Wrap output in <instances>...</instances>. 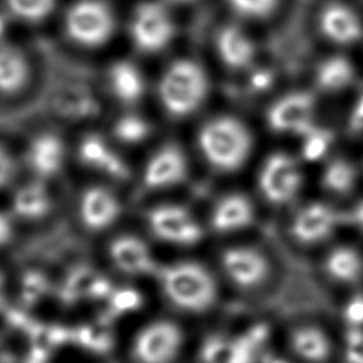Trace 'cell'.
Wrapping results in <instances>:
<instances>
[{
  "instance_id": "21",
  "label": "cell",
  "mask_w": 363,
  "mask_h": 363,
  "mask_svg": "<svg viewBox=\"0 0 363 363\" xmlns=\"http://www.w3.org/2000/svg\"><path fill=\"white\" fill-rule=\"evenodd\" d=\"M113 264L126 274L139 275L155 271V262L146 244L132 235H122L109 245Z\"/></svg>"
},
{
  "instance_id": "33",
  "label": "cell",
  "mask_w": 363,
  "mask_h": 363,
  "mask_svg": "<svg viewBox=\"0 0 363 363\" xmlns=\"http://www.w3.org/2000/svg\"><path fill=\"white\" fill-rule=\"evenodd\" d=\"M233 11L251 20H264L271 17L281 0H227Z\"/></svg>"
},
{
  "instance_id": "42",
  "label": "cell",
  "mask_w": 363,
  "mask_h": 363,
  "mask_svg": "<svg viewBox=\"0 0 363 363\" xmlns=\"http://www.w3.org/2000/svg\"><path fill=\"white\" fill-rule=\"evenodd\" d=\"M4 303V278L0 274V306Z\"/></svg>"
},
{
  "instance_id": "19",
  "label": "cell",
  "mask_w": 363,
  "mask_h": 363,
  "mask_svg": "<svg viewBox=\"0 0 363 363\" xmlns=\"http://www.w3.org/2000/svg\"><path fill=\"white\" fill-rule=\"evenodd\" d=\"M216 50L220 60L233 69L250 67L257 55L254 40L238 26L227 24L216 35Z\"/></svg>"
},
{
  "instance_id": "2",
  "label": "cell",
  "mask_w": 363,
  "mask_h": 363,
  "mask_svg": "<svg viewBox=\"0 0 363 363\" xmlns=\"http://www.w3.org/2000/svg\"><path fill=\"white\" fill-rule=\"evenodd\" d=\"M345 213L328 200H308L294 207L284 228V237L301 252L316 255L339 238Z\"/></svg>"
},
{
  "instance_id": "12",
  "label": "cell",
  "mask_w": 363,
  "mask_h": 363,
  "mask_svg": "<svg viewBox=\"0 0 363 363\" xmlns=\"http://www.w3.org/2000/svg\"><path fill=\"white\" fill-rule=\"evenodd\" d=\"M183 342L179 326L169 320H157L140 330L135 339L133 354L139 363H170Z\"/></svg>"
},
{
  "instance_id": "16",
  "label": "cell",
  "mask_w": 363,
  "mask_h": 363,
  "mask_svg": "<svg viewBox=\"0 0 363 363\" xmlns=\"http://www.w3.org/2000/svg\"><path fill=\"white\" fill-rule=\"evenodd\" d=\"M257 220L252 200L242 193L223 196L211 213V227L220 234H233L248 230Z\"/></svg>"
},
{
  "instance_id": "24",
  "label": "cell",
  "mask_w": 363,
  "mask_h": 363,
  "mask_svg": "<svg viewBox=\"0 0 363 363\" xmlns=\"http://www.w3.org/2000/svg\"><path fill=\"white\" fill-rule=\"evenodd\" d=\"M359 182L356 166L346 157L330 159L319 176L320 189L333 199H345L353 194Z\"/></svg>"
},
{
  "instance_id": "1",
  "label": "cell",
  "mask_w": 363,
  "mask_h": 363,
  "mask_svg": "<svg viewBox=\"0 0 363 363\" xmlns=\"http://www.w3.org/2000/svg\"><path fill=\"white\" fill-rule=\"evenodd\" d=\"M220 265L227 281L247 295H261L274 289L281 275L275 252L257 242L227 247L220 255Z\"/></svg>"
},
{
  "instance_id": "36",
  "label": "cell",
  "mask_w": 363,
  "mask_h": 363,
  "mask_svg": "<svg viewBox=\"0 0 363 363\" xmlns=\"http://www.w3.org/2000/svg\"><path fill=\"white\" fill-rule=\"evenodd\" d=\"M303 139L302 155L306 160H316L323 156L330 147V133L329 130L319 129L316 125L301 136Z\"/></svg>"
},
{
  "instance_id": "29",
  "label": "cell",
  "mask_w": 363,
  "mask_h": 363,
  "mask_svg": "<svg viewBox=\"0 0 363 363\" xmlns=\"http://www.w3.org/2000/svg\"><path fill=\"white\" fill-rule=\"evenodd\" d=\"M72 340L79 346L98 353L108 352L113 343L112 332L109 330L106 320H101L95 325H84L78 329H74Z\"/></svg>"
},
{
  "instance_id": "35",
  "label": "cell",
  "mask_w": 363,
  "mask_h": 363,
  "mask_svg": "<svg viewBox=\"0 0 363 363\" xmlns=\"http://www.w3.org/2000/svg\"><path fill=\"white\" fill-rule=\"evenodd\" d=\"M48 291V279L40 271H27L21 279V302L26 306L35 305Z\"/></svg>"
},
{
  "instance_id": "37",
  "label": "cell",
  "mask_w": 363,
  "mask_h": 363,
  "mask_svg": "<svg viewBox=\"0 0 363 363\" xmlns=\"http://www.w3.org/2000/svg\"><path fill=\"white\" fill-rule=\"evenodd\" d=\"M14 169L16 166L10 153L3 146H0V187L10 182L14 174Z\"/></svg>"
},
{
  "instance_id": "3",
  "label": "cell",
  "mask_w": 363,
  "mask_h": 363,
  "mask_svg": "<svg viewBox=\"0 0 363 363\" xmlns=\"http://www.w3.org/2000/svg\"><path fill=\"white\" fill-rule=\"evenodd\" d=\"M199 146L213 167L230 173L247 163L254 149V138L241 119L220 115L203 125L199 132Z\"/></svg>"
},
{
  "instance_id": "28",
  "label": "cell",
  "mask_w": 363,
  "mask_h": 363,
  "mask_svg": "<svg viewBox=\"0 0 363 363\" xmlns=\"http://www.w3.org/2000/svg\"><path fill=\"white\" fill-rule=\"evenodd\" d=\"M204 363H250V350L245 340L210 337L201 352Z\"/></svg>"
},
{
  "instance_id": "14",
  "label": "cell",
  "mask_w": 363,
  "mask_h": 363,
  "mask_svg": "<svg viewBox=\"0 0 363 363\" xmlns=\"http://www.w3.org/2000/svg\"><path fill=\"white\" fill-rule=\"evenodd\" d=\"M320 34L332 44L347 47L363 38V20L350 6L340 1L326 3L318 16Z\"/></svg>"
},
{
  "instance_id": "26",
  "label": "cell",
  "mask_w": 363,
  "mask_h": 363,
  "mask_svg": "<svg viewBox=\"0 0 363 363\" xmlns=\"http://www.w3.org/2000/svg\"><path fill=\"white\" fill-rule=\"evenodd\" d=\"M30 77V67L23 51L10 44H0V92L20 91Z\"/></svg>"
},
{
  "instance_id": "31",
  "label": "cell",
  "mask_w": 363,
  "mask_h": 363,
  "mask_svg": "<svg viewBox=\"0 0 363 363\" xmlns=\"http://www.w3.org/2000/svg\"><path fill=\"white\" fill-rule=\"evenodd\" d=\"M115 136L123 143H139L150 132L149 123L146 119L138 115H123L119 118L113 126Z\"/></svg>"
},
{
  "instance_id": "7",
  "label": "cell",
  "mask_w": 363,
  "mask_h": 363,
  "mask_svg": "<svg viewBox=\"0 0 363 363\" xmlns=\"http://www.w3.org/2000/svg\"><path fill=\"white\" fill-rule=\"evenodd\" d=\"M305 186V173L299 160L285 152L269 153L259 166L257 189L265 204L285 208L296 204Z\"/></svg>"
},
{
  "instance_id": "38",
  "label": "cell",
  "mask_w": 363,
  "mask_h": 363,
  "mask_svg": "<svg viewBox=\"0 0 363 363\" xmlns=\"http://www.w3.org/2000/svg\"><path fill=\"white\" fill-rule=\"evenodd\" d=\"M350 128L353 130H362L363 129V94L357 98L352 108L350 115Z\"/></svg>"
},
{
  "instance_id": "30",
  "label": "cell",
  "mask_w": 363,
  "mask_h": 363,
  "mask_svg": "<svg viewBox=\"0 0 363 363\" xmlns=\"http://www.w3.org/2000/svg\"><path fill=\"white\" fill-rule=\"evenodd\" d=\"M337 363H363V326H337Z\"/></svg>"
},
{
  "instance_id": "39",
  "label": "cell",
  "mask_w": 363,
  "mask_h": 363,
  "mask_svg": "<svg viewBox=\"0 0 363 363\" xmlns=\"http://www.w3.org/2000/svg\"><path fill=\"white\" fill-rule=\"evenodd\" d=\"M11 224L9 218L0 213V245H4L11 238Z\"/></svg>"
},
{
  "instance_id": "11",
  "label": "cell",
  "mask_w": 363,
  "mask_h": 363,
  "mask_svg": "<svg viewBox=\"0 0 363 363\" xmlns=\"http://www.w3.org/2000/svg\"><path fill=\"white\" fill-rule=\"evenodd\" d=\"M173 34V20L162 3L143 1L135 9L130 20V37L140 51L163 50L172 41Z\"/></svg>"
},
{
  "instance_id": "25",
  "label": "cell",
  "mask_w": 363,
  "mask_h": 363,
  "mask_svg": "<svg viewBox=\"0 0 363 363\" xmlns=\"http://www.w3.org/2000/svg\"><path fill=\"white\" fill-rule=\"evenodd\" d=\"M108 79L113 95L123 104H135L143 95V75L130 61L122 60L111 65Z\"/></svg>"
},
{
  "instance_id": "10",
  "label": "cell",
  "mask_w": 363,
  "mask_h": 363,
  "mask_svg": "<svg viewBox=\"0 0 363 363\" xmlns=\"http://www.w3.org/2000/svg\"><path fill=\"white\" fill-rule=\"evenodd\" d=\"M316 99L308 91H292L277 98L267 109L265 122L278 135L302 136L315 126Z\"/></svg>"
},
{
  "instance_id": "17",
  "label": "cell",
  "mask_w": 363,
  "mask_h": 363,
  "mask_svg": "<svg viewBox=\"0 0 363 363\" xmlns=\"http://www.w3.org/2000/svg\"><path fill=\"white\" fill-rule=\"evenodd\" d=\"M79 214L86 228L99 231L109 227L118 218L121 206L111 190L102 186H92L81 197Z\"/></svg>"
},
{
  "instance_id": "18",
  "label": "cell",
  "mask_w": 363,
  "mask_h": 363,
  "mask_svg": "<svg viewBox=\"0 0 363 363\" xmlns=\"http://www.w3.org/2000/svg\"><path fill=\"white\" fill-rule=\"evenodd\" d=\"M112 292V285L106 278L91 267L78 265L67 274L60 289V298L65 305H72L85 298H109Z\"/></svg>"
},
{
  "instance_id": "4",
  "label": "cell",
  "mask_w": 363,
  "mask_h": 363,
  "mask_svg": "<svg viewBox=\"0 0 363 363\" xmlns=\"http://www.w3.org/2000/svg\"><path fill=\"white\" fill-rule=\"evenodd\" d=\"M281 349L292 363H337V328L315 316L295 318L282 329Z\"/></svg>"
},
{
  "instance_id": "5",
  "label": "cell",
  "mask_w": 363,
  "mask_h": 363,
  "mask_svg": "<svg viewBox=\"0 0 363 363\" xmlns=\"http://www.w3.org/2000/svg\"><path fill=\"white\" fill-rule=\"evenodd\" d=\"M159 277L164 295L180 309L201 313L211 309L217 302V281L206 267L197 262L164 267Z\"/></svg>"
},
{
  "instance_id": "6",
  "label": "cell",
  "mask_w": 363,
  "mask_h": 363,
  "mask_svg": "<svg viewBox=\"0 0 363 363\" xmlns=\"http://www.w3.org/2000/svg\"><path fill=\"white\" fill-rule=\"evenodd\" d=\"M208 92L204 69L191 60H177L163 72L159 98L167 113L183 118L200 108Z\"/></svg>"
},
{
  "instance_id": "32",
  "label": "cell",
  "mask_w": 363,
  "mask_h": 363,
  "mask_svg": "<svg viewBox=\"0 0 363 363\" xmlns=\"http://www.w3.org/2000/svg\"><path fill=\"white\" fill-rule=\"evenodd\" d=\"M9 10L21 20L38 21L47 17L55 4V0H6Z\"/></svg>"
},
{
  "instance_id": "9",
  "label": "cell",
  "mask_w": 363,
  "mask_h": 363,
  "mask_svg": "<svg viewBox=\"0 0 363 363\" xmlns=\"http://www.w3.org/2000/svg\"><path fill=\"white\" fill-rule=\"evenodd\" d=\"M65 30L78 44L98 47L115 31L112 10L102 0H78L65 14Z\"/></svg>"
},
{
  "instance_id": "34",
  "label": "cell",
  "mask_w": 363,
  "mask_h": 363,
  "mask_svg": "<svg viewBox=\"0 0 363 363\" xmlns=\"http://www.w3.org/2000/svg\"><path fill=\"white\" fill-rule=\"evenodd\" d=\"M142 296L136 289L132 288H122L116 289L109 295V305L108 312L104 320H109L113 316H119L126 312L136 311L142 306Z\"/></svg>"
},
{
  "instance_id": "44",
  "label": "cell",
  "mask_w": 363,
  "mask_h": 363,
  "mask_svg": "<svg viewBox=\"0 0 363 363\" xmlns=\"http://www.w3.org/2000/svg\"><path fill=\"white\" fill-rule=\"evenodd\" d=\"M172 1H174V3H190L193 0H172Z\"/></svg>"
},
{
  "instance_id": "27",
  "label": "cell",
  "mask_w": 363,
  "mask_h": 363,
  "mask_svg": "<svg viewBox=\"0 0 363 363\" xmlns=\"http://www.w3.org/2000/svg\"><path fill=\"white\" fill-rule=\"evenodd\" d=\"M51 208V197L44 184L31 182L21 186L13 197V210L24 218H40Z\"/></svg>"
},
{
  "instance_id": "41",
  "label": "cell",
  "mask_w": 363,
  "mask_h": 363,
  "mask_svg": "<svg viewBox=\"0 0 363 363\" xmlns=\"http://www.w3.org/2000/svg\"><path fill=\"white\" fill-rule=\"evenodd\" d=\"M13 362H14L13 354L7 350V347L3 345L0 339V363H13Z\"/></svg>"
},
{
  "instance_id": "40",
  "label": "cell",
  "mask_w": 363,
  "mask_h": 363,
  "mask_svg": "<svg viewBox=\"0 0 363 363\" xmlns=\"http://www.w3.org/2000/svg\"><path fill=\"white\" fill-rule=\"evenodd\" d=\"M350 211L353 213V225L363 231V203L352 207Z\"/></svg>"
},
{
  "instance_id": "20",
  "label": "cell",
  "mask_w": 363,
  "mask_h": 363,
  "mask_svg": "<svg viewBox=\"0 0 363 363\" xmlns=\"http://www.w3.org/2000/svg\"><path fill=\"white\" fill-rule=\"evenodd\" d=\"M78 156L85 166L115 179H126L129 174L123 159L99 135H86L79 143Z\"/></svg>"
},
{
  "instance_id": "43",
  "label": "cell",
  "mask_w": 363,
  "mask_h": 363,
  "mask_svg": "<svg viewBox=\"0 0 363 363\" xmlns=\"http://www.w3.org/2000/svg\"><path fill=\"white\" fill-rule=\"evenodd\" d=\"M4 30H6V23H4V18L0 16V38L4 34Z\"/></svg>"
},
{
  "instance_id": "8",
  "label": "cell",
  "mask_w": 363,
  "mask_h": 363,
  "mask_svg": "<svg viewBox=\"0 0 363 363\" xmlns=\"http://www.w3.org/2000/svg\"><path fill=\"white\" fill-rule=\"evenodd\" d=\"M320 281L342 294L363 288V244L336 238L315 255Z\"/></svg>"
},
{
  "instance_id": "13",
  "label": "cell",
  "mask_w": 363,
  "mask_h": 363,
  "mask_svg": "<svg viewBox=\"0 0 363 363\" xmlns=\"http://www.w3.org/2000/svg\"><path fill=\"white\" fill-rule=\"evenodd\" d=\"M147 220L153 234L169 242L191 245L199 242L203 237V230L199 223L180 206H157L149 211Z\"/></svg>"
},
{
  "instance_id": "22",
  "label": "cell",
  "mask_w": 363,
  "mask_h": 363,
  "mask_svg": "<svg viewBox=\"0 0 363 363\" xmlns=\"http://www.w3.org/2000/svg\"><path fill=\"white\" fill-rule=\"evenodd\" d=\"M64 143L55 133H41L35 136L27 150V162L34 173L47 177L55 174L64 163Z\"/></svg>"
},
{
  "instance_id": "15",
  "label": "cell",
  "mask_w": 363,
  "mask_h": 363,
  "mask_svg": "<svg viewBox=\"0 0 363 363\" xmlns=\"http://www.w3.org/2000/svg\"><path fill=\"white\" fill-rule=\"evenodd\" d=\"M187 174V160L176 145H164L147 160L143 170V183L149 189H164L180 183Z\"/></svg>"
},
{
  "instance_id": "23",
  "label": "cell",
  "mask_w": 363,
  "mask_h": 363,
  "mask_svg": "<svg viewBox=\"0 0 363 363\" xmlns=\"http://www.w3.org/2000/svg\"><path fill=\"white\" fill-rule=\"evenodd\" d=\"M356 79L354 64L345 55H330L322 60L315 69L316 88L325 94H339Z\"/></svg>"
}]
</instances>
